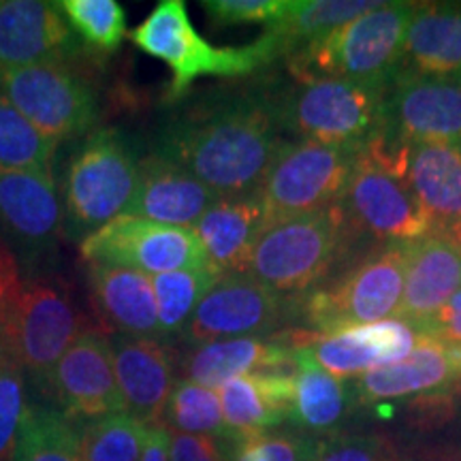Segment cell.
Returning a JSON list of instances; mask_svg holds the SVG:
<instances>
[{
    "instance_id": "1",
    "label": "cell",
    "mask_w": 461,
    "mask_h": 461,
    "mask_svg": "<svg viewBox=\"0 0 461 461\" xmlns=\"http://www.w3.org/2000/svg\"><path fill=\"white\" fill-rule=\"evenodd\" d=\"M282 129L263 88L221 90L169 113L154 152L173 160L218 197L257 193L278 149Z\"/></svg>"
},
{
    "instance_id": "2",
    "label": "cell",
    "mask_w": 461,
    "mask_h": 461,
    "mask_svg": "<svg viewBox=\"0 0 461 461\" xmlns=\"http://www.w3.org/2000/svg\"><path fill=\"white\" fill-rule=\"evenodd\" d=\"M417 3H380L316 41L286 56L295 82L346 79L389 84L402 71L406 37Z\"/></svg>"
},
{
    "instance_id": "3",
    "label": "cell",
    "mask_w": 461,
    "mask_h": 461,
    "mask_svg": "<svg viewBox=\"0 0 461 461\" xmlns=\"http://www.w3.org/2000/svg\"><path fill=\"white\" fill-rule=\"evenodd\" d=\"M126 37L148 56L165 62L171 84L165 99L182 101L201 77H246L285 58L272 34L263 32L244 48H216L190 22L184 0H160Z\"/></svg>"
},
{
    "instance_id": "4",
    "label": "cell",
    "mask_w": 461,
    "mask_h": 461,
    "mask_svg": "<svg viewBox=\"0 0 461 461\" xmlns=\"http://www.w3.org/2000/svg\"><path fill=\"white\" fill-rule=\"evenodd\" d=\"M336 205L353 238L359 233L389 244H408L431 230L408 182L406 146L384 129L359 148Z\"/></svg>"
},
{
    "instance_id": "5",
    "label": "cell",
    "mask_w": 461,
    "mask_h": 461,
    "mask_svg": "<svg viewBox=\"0 0 461 461\" xmlns=\"http://www.w3.org/2000/svg\"><path fill=\"white\" fill-rule=\"evenodd\" d=\"M389 84L293 79L263 90L282 132L327 146L361 148L384 129Z\"/></svg>"
},
{
    "instance_id": "6",
    "label": "cell",
    "mask_w": 461,
    "mask_h": 461,
    "mask_svg": "<svg viewBox=\"0 0 461 461\" xmlns=\"http://www.w3.org/2000/svg\"><path fill=\"white\" fill-rule=\"evenodd\" d=\"M140 160L122 131L95 129L73 149L62 180V230L82 241L124 216L135 197Z\"/></svg>"
},
{
    "instance_id": "7",
    "label": "cell",
    "mask_w": 461,
    "mask_h": 461,
    "mask_svg": "<svg viewBox=\"0 0 461 461\" xmlns=\"http://www.w3.org/2000/svg\"><path fill=\"white\" fill-rule=\"evenodd\" d=\"M353 240L338 205L269 222L252 250L248 274L276 293L314 286Z\"/></svg>"
},
{
    "instance_id": "8",
    "label": "cell",
    "mask_w": 461,
    "mask_h": 461,
    "mask_svg": "<svg viewBox=\"0 0 461 461\" xmlns=\"http://www.w3.org/2000/svg\"><path fill=\"white\" fill-rule=\"evenodd\" d=\"M84 331L86 321L65 282L26 280L9 310L0 350L15 361L26 380L43 389L56 363Z\"/></svg>"
},
{
    "instance_id": "9",
    "label": "cell",
    "mask_w": 461,
    "mask_h": 461,
    "mask_svg": "<svg viewBox=\"0 0 461 461\" xmlns=\"http://www.w3.org/2000/svg\"><path fill=\"white\" fill-rule=\"evenodd\" d=\"M403 272L406 244H389L367 255L331 286L310 293L303 302V319L319 333L397 319Z\"/></svg>"
},
{
    "instance_id": "10",
    "label": "cell",
    "mask_w": 461,
    "mask_h": 461,
    "mask_svg": "<svg viewBox=\"0 0 461 461\" xmlns=\"http://www.w3.org/2000/svg\"><path fill=\"white\" fill-rule=\"evenodd\" d=\"M357 152L359 148L350 146L285 141L257 190L269 222L336 205L353 173Z\"/></svg>"
},
{
    "instance_id": "11",
    "label": "cell",
    "mask_w": 461,
    "mask_h": 461,
    "mask_svg": "<svg viewBox=\"0 0 461 461\" xmlns=\"http://www.w3.org/2000/svg\"><path fill=\"white\" fill-rule=\"evenodd\" d=\"M0 95L58 143L86 137L99 122L95 90L67 62H41L3 71Z\"/></svg>"
},
{
    "instance_id": "12",
    "label": "cell",
    "mask_w": 461,
    "mask_h": 461,
    "mask_svg": "<svg viewBox=\"0 0 461 461\" xmlns=\"http://www.w3.org/2000/svg\"><path fill=\"white\" fill-rule=\"evenodd\" d=\"M79 252L86 263L118 265L148 276L210 269L193 229L126 214L88 235L79 244Z\"/></svg>"
},
{
    "instance_id": "13",
    "label": "cell",
    "mask_w": 461,
    "mask_h": 461,
    "mask_svg": "<svg viewBox=\"0 0 461 461\" xmlns=\"http://www.w3.org/2000/svg\"><path fill=\"white\" fill-rule=\"evenodd\" d=\"M428 338L412 322L389 319L331 333L288 331L276 336L299 359L312 361L336 378L363 376L374 367L406 359Z\"/></svg>"
},
{
    "instance_id": "14",
    "label": "cell",
    "mask_w": 461,
    "mask_h": 461,
    "mask_svg": "<svg viewBox=\"0 0 461 461\" xmlns=\"http://www.w3.org/2000/svg\"><path fill=\"white\" fill-rule=\"evenodd\" d=\"M62 216L54 173L0 167V241L17 265L31 267L56 250Z\"/></svg>"
},
{
    "instance_id": "15",
    "label": "cell",
    "mask_w": 461,
    "mask_h": 461,
    "mask_svg": "<svg viewBox=\"0 0 461 461\" xmlns=\"http://www.w3.org/2000/svg\"><path fill=\"white\" fill-rule=\"evenodd\" d=\"M384 131L406 146H461V75H423L402 68L387 90Z\"/></svg>"
},
{
    "instance_id": "16",
    "label": "cell",
    "mask_w": 461,
    "mask_h": 461,
    "mask_svg": "<svg viewBox=\"0 0 461 461\" xmlns=\"http://www.w3.org/2000/svg\"><path fill=\"white\" fill-rule=\"evenodd\" d=\"M286 302L250 274L218 276L194 310L182 339L199 346L218 339L272 336L285 321Z\"/></svg>"
},
{
    "instance_id": "17",
    "label": "cell",
    "mask_w": 461,
    "mask_h": 461,
    "mask_svg": "<svg viewBox=\"0 0 461 461\" xmlns=\"http://www.w3.org/2000/svg\"><path fill=\"white\" fill-rule=\"evenodd\" d=\"M45 393L54 411L71 423H86L124 412L113 372L112 344L103 331L86 330L51 370Z\"/></svg>"
},
{
    "instance_id": "18",
    "label": "cell",
    "mask_w": 461,
    "mask_h": 461,
    "mask_svg": "<svg viewBox=\"0 0 461 461\" xmlns=\"http://www.w3.org/2000/svg\"><path fill=\"white\" fill-rule=\"evenodd\" d=\"M75 32L45 0H0V73L77 54Z\"/></svg>"
},
{
    "instance_id": "19",
    "label": "cell",
    "mask_w": 461,
    "mask_h": 461,
    "mask_svg": "<svg viewBox=\"0 0 461 461\" xmlns=\"http://www.w3.org/2000/svg\"><path fill=\"white\" fill-rule=\"evenodd\" d=\"M90 305L103 333L158 339V308L152 276L118 265H86Z\"/></svg>"
},
{
    "instance_id": "20",
    "label": "cell",
    "mask_w": 461,
    "mask_h": 461,
    "mask_svg": "<svg viewBox=\"0 0 461 461\" xmlns=\"http://www.w3.org/2000/svg\"><path fill=\"white\" fill-rule=\"evenodd\" d=\"M461 288V250L445 230H429L406 244L403 295L397 319L419 330Z\"/></svg>"
},
{
    "instance_id": "21",
    "label": "cell",
    "mask_w": 461,
    "mask_h": 461,
    "mask_svg": "<svg viewBox=\"0 0 461 461\" xmlns=\"http://www.w3.org/2000/svg\"><path fill=\"white\" fill-rule=\"evenodd\" d=\"M109 344L124 412L143 425H163L176 384L169 346L160 339L131 336H113Z\"/></svg>"
},
{
    "instance_id": "22",
    "label": "cell",
    "mask_w": 461,
    "mask_h": 461,
    "mask_svg": "<svg viewBox=\"0 0 461 461\" xmlns=\"http://www.w3.org/2000/svg\"><path fill=\"white\" fill-rule=\"evenodd\" d=\"M216 199L214 190L201 184L186 169L152 152L140 160L135 197L126 216L193 229Z\"/></svg>"
},
{
    "instance_id": "23",
    "label": "cell",
    "mask_w": 461,
    "mask_h": 461,
    "mask_svg": "<svg viewBox=\"0 0 461 461\" xmlns=\"http://www.w3.org/2000/svg\"><path fill=\"white\" fill-rule=\"evenodd\" d=\"M269 224L258 193L218 197L194 222L193 233L203 248L207 265L216 276L248 274L252 250Z\"/></svg>"
},
{
    "instance_id": "24",
    "label": "cell",
    "mask_w": 461,
    "mask_h": 461,
    "mask_svg": "<svg viewBox=\"0 0 461 461\" xmlns=\"http://www.w3.org/2000/svg\"><path fill=\"white\" fill-rule=\"evenodd\" d=\"M293 350L276 338H235L199 344L182 359L186 380L218 391L246 374H293Z\"/></svg>"
},
{
    "instance_id": "25",
    "label": "cell",
    "mask_w": 461,
    "mask_h": 461,
    "mask_svg": "<svg viewBox=\"0 0 461 461\" xmlns=\"http://www.w3.org/2000/svg\"><path fill=\"white\" fill-rule=\"evenodd\" d=\"M457 387V372L448 355L447 342L428 336L406 359L374 367L353 380L357 403L403 400Z\"/></svg>"
},
{
    "instance_id": "26",
    "label": "cell",
    "mask_w": 461,
    "mask_h": 461,
    "mask_svg": "<svg viewBox=\"0 0 461 461\" xmlns=\"http://www.w3.org/2000/svg\"><path fill=\"white\" fill-rule=\"evenodd\" d=\"M406 173L431 230L447 233L461 218V146L408 143Z\"/></svg>"
},
{
    "instance_id": "27",
    "label": "cell",
    "mask_w": 461,
    "mask_h": 461,
    "mask_svg": "<svg viewBox=\"0 0 461 461\" xmlns=\"http://www.w3.org/2000/svg\"><path fill=\"white\" fill-rule=\"evenodd\" d=\"M230 440L278 428L291 417L293 374H246L218 389Z\"/></svg>"
},
{
    "instance_id": "28",
    "label": "cell",
    "mask_w": 461,
    "mask_h": 461,
    "mask_svg": "<svg viewBox=\"0 0 461 461\" xmlns=\"http://www.w3.org/2000/svg\"><path fill=\"white\" fill-rule=\"evenodd\" d=\"M402 68L461 75V3H417Z\"/></svg>"
},
{
    "instance_id": "29",
    "label": "cell",
    "mask_w": 461,
    "mask_h": 461,
    "mask_svg": "<svg viewBox=\"0 0 461 461\" xmlns=\"http://www.w3.org/2000/svg\"><path fill=\"white\" fill-rule=\"evenodd\" d=\"M295 363L288 419L312 438L339 428L357 403L353 383L331 376L308 359L295 357Z\"/></svg>"
},
{
    "instance_id": "30",
    "label": "cell",
    "mask_w": 461,
    "mask_h": 461,
    "mask_svg": "<svg viewBox=\"0 0 461 461\" xmlns=\"http://www.w3.org/2000/svg\"><path fill=\"white\" fill-rule=\"evenodd\" d=\"M378 5L372 0H291L285 15L265 26V32L278 41L286 58L305 43L325 37Z\"/></svg>"
},
{
    "instance_id": "31",
    "label": "cell",
    "mask_w": 461,
    "mask_h": 461,
    "mask_svg": "<svg viewBox=\"0 0 461 461\" xmlns=\"http://www.w3.org/2000/svg\"><path fill=\"white\" fill-rule=\"evenodd\" d=\"M218 276L212 269H180L152 276L158 308V339L171 342L182 338L194 310L210 291Z\"/></svg>"
},
{
    "instance_id": "32",
    "label": "cell",
    "mask_w": 461,
    "mask_h": 461,
    "mask_svg": "<svg viewBox=\"0 0 461 461\" xmlns=\"http://www.w3.org/2000/svg\"><path fill=\"white\" fill-rule=\"evenodd\" d=\"M11 461H84L77 428L54 408L31 406Z\"/></svg>"
},
{
    "instance_id": "33",
    "label": "cell",
    "mask_w": 461,
    "mask_h": 461,
    "mask_svg": "<svg viewBox=\"0 0 461 461\" xmlns=\"http://www.w3.org/2000/svg\"><path fill=\"white\" fill-rule=\"evenodd\" d=\"M163 425L171 431H180V434L212 436L224 442L230 440L218 391L186 378L173 384L163 414Z\"/></svg>"
},
{
    "instance_id": "34",
    "label": "cell",
    "mask_w": 461,
    "mask_h": 461,
    "mask_svg": "<svg viewBox=\"0 0 461 461\" xmlns=\"http://www.w3.org/2000/svg\"><path fill=\"white\" fill-rule=\"evenodd\" d=\"M60 143L43 135L0 95V167L51 171Z\"/></svg>"
},
{
    "instance_id": "35",
    "label": "cell",
    "mask_w": 461,
    "mask_h": 461,
    "mask_svg": "<svg viewBox=\"0 0 461 461\" xmlns=\"http://www.w3.org/2000/svg\"><path fill=\"white\" fill-rule=\"evenodd\" d=\"M84 461H141L149 425L126 412L75 423Z\"/></svg>"
},
{
    "instance_id": "36",
    "label": "cell",
    "mask_w": 461,
    "mask_h": 461,
    "mask_svg": "<svg viewBox=\"0 0 461 461\" xmlns=\"http://www.w3.org/2000/svg\"><path fill=\"white\" fill-rule=\"evenodd\" d=\"M56 7L68 28L96 54H112L129 34L124 7L115 0H60Z\"/></svg>"
},
{
    "instance_id": "37",
    "label": "cell",
    "mask_w": 461,
    "mask_h": 461,
    "mask_svg": "<svg viewBox=\"0 0 461 461\" xmlns=\"http://www.w3.org/2000/svg\"><path fill=\"white\" fill-rule=\"evenodd\" d=\"M227 461H316L327 442L312 436L261 434L238 436L227 442Z\"/></svg>"
},
{
    "instance_id": "38",
    "label": "cell",
    "mask_w": 461,
    "mask_h": 461,
    "mask_svg": "<svg viewBox=\"0 0 461 461\" xmlns=\"http://www.w3.org/2000/svg\"><path fill=\"white\" fill-rule=\"evenodd\" d=\"M28 408L24 372L0 350V461L14 459Z\"/></svg>"
},
{
    "instance_id": "39",
    "label": "cell",
    "mask_w": 461,
    "mask_h": 461,
    "mask_svg": "<svg viewBox=\"0 0 461 461\" xmlns=\"http://www.w3.org/2000/svg\"><path fill=\"white\" fill-rule=\"evenodd\" d=\"M291 0H205L203 9L216 26L274 24L288 9Z\"/></svg>"
},
{
    "instance_id": "40",
    "label": "cell",
    "mask_w": 461,
    "mask_h": 461,
    "mask_svg": "<svg viewBox=\"0 0 461 461\" xmlns=\"http://www.w3.org/2000/svg\"><path fill=\"white\" fill-rule=\"evenodd\" d=\"M316 461H395V451L384 438L355 436L327 442Z\"/></svg>"
},
{
    "instance_id": "41",
    "label": "cell",
    "mask_w": 461,
    "mask_h": 461,
    "mask_svg": "<svg viewBox=\"0 0 461 461\" xmlns=\"http://www.w3.org/2000/svg\"><path fill=\"white\" fill-rule=\"evenodd\" d=\"M169 461H227L221 440L169 429Z\"/></svg>"
},
{
    "instance_id": "42",
    "label": "cell",
    "mask_w": 461,
    "mask_h": 461,
    "mask_svg": "<svg viewBox=\"0 0 461 461\" xmlns=\"http://www.w3.org/2000/svg\"><path fill=\"white\" fill-rule=\"evenodd\" d=\"M423 331L442 342L461 344V288L438 310Z\"/></svg>"
},
{
    "instance_id": "43",
    "label": "cell",
    "mask_w": 461,
    "mask_h": 461,
    "mask_svg": "<svg viewBox=\"0 0 461 461\" xmlns=\"http://www.w3.org/2000/svg\"><path fill=\"white\" fill-rule=\"evenodd\" d=\"M20 288L22 280L17 258L11 255L9 248H0V339H3L5 322H7L9 310L14 305Z\"/></svg>"
},
{
    "instance_id": "44",
    "label": "cell",
    "mask_w": 461,
    "mask_h": 461,
    "mask_svg": "<svg viewBox=\"0 0 461 461\" xmlns=\"http://www.w3.org/2000/svg\"><path fill=\"white\" fill-rule=\"evenodd\" d=\"M447 235L455 241V246H457L461 250V218H457V221H455L451 227L447 229Z\"/></svg>"
},
{
    "instance_id": "45",
    "label": "cell",
    "mask_w": 461,
    "mask_h": 461,
    "mask_svg": "<svg viewBox=\"0 0 461 461\" xmlns=\"http://www.w3.org/2000/svg\"><path fill=\"white\" fill-rule=\"evenodd\" d=\"M0 248H5V246H3V241H0Z\"/></svg>"
}]
</instances>
